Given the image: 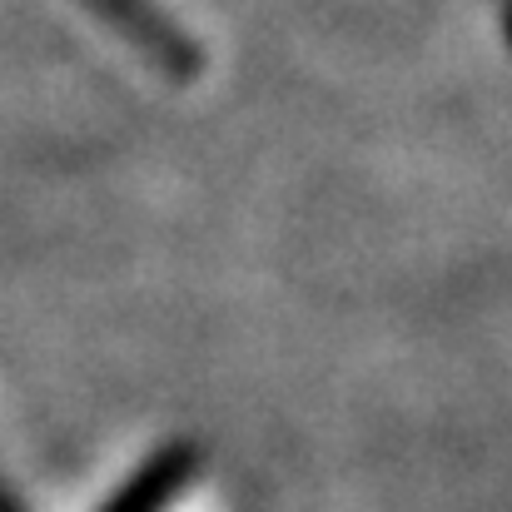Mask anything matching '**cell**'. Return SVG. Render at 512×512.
<instances>
[{
	"mask_svg": "<svg viewBox=\"0 0 512 512\" xmlns=\"http://www.w3.org/2000/svg\"><path fill=\"white\" fill-rule=\"evenodd\" d=\"M70 5L85 10L90 25L160 85L184 90L204 80L209 50L170 0H70Z\"/></svg>",
	"mask_w": 512,
	"mask_h": 512,
	"instance_id": "1",
	"label": "cell"
},
{
	"mask_svg": "<svg viewBox=\"0 0 512 512\" xmlns=\"http://www.w3.org/2000/svg\"><path fill=\"white\" fill-rule=\"evenodd\" d=\"M503 20H508V40H512V0H503Z\"/></svg>",
	"mask_w": 512,
	"mask_h": 512,
	"instance_id": "2",
	"label": "cell"
}]
</instances>
